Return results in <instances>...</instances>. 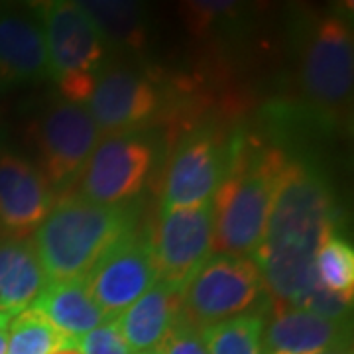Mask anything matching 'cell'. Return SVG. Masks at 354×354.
I'll use <instances>...</instances> for the list:
<instances>
[{
	"label": "cell",
	"mask_w": 354,
	"mask_h": 354,
	"mask_svg": "<svg viewBox=\"0 0 354 354\" xmlns=\"http://www.w3.org/2000/svg\"><path fill=\"white\" fill-rule=\"evenodd\" d=\"M227 174L223 150L209 136H193L171 158L164 179L162 213L213 201Z\"/></svg>",
	"instance_id": "obj_12"
},
{
	"label": "cell",
	"mask_w": 354,
	"mask_h": 354,
	"mask_svg": "<svg viewBox=\"0 0 354 354\" xmlns=\"http://www.w3.org/2000/svg\"><path fill=\"white\" fill-rule=\"evenodd\" d=\"M44 30L51 79L64 101L83 104L104 57V38L79 2L51 0L32 4Z\"/></svg>",
	"instance_id": "obj_4"
},
{
	"label": "cell",
	"mask_w": 354,
	"mask_h": 354,
	"mask_svg": "<svg viewBox=\"0 0 354 354\" xmlns=\"http://www.w3.org/2000/svg\"><path fill=\"white\" fill-rule=\"evenodd\" d=\"M128 232V213L122 205H99L81 195H67L53 203L32 244L48 281H71L87 278Z\"/></svg>",
	"instance_id": "obj_2"
},
{
	"label": "cell",
	"mask_w": 354,
	"mask_h": 354,
	"mask_svg": "<svg viewBox=\"0 0 354 354\" xmlns=\"http://www.w3.org/2000/svg\"><path fill=\"white\" fill-rule=\"evenodd\" d=\"M81 354H134L116 329L114 321H106L75 342Z\"/></svg>",
	"instance_id": "obj_24"
},
{
	"label": "cell",
	"mask_w": 354,
	"mask_h": 354,
	"mask_svg": "<svg viewBox=\"0 0 354 354\" xmlns=\"http://www.w3.org/2000/svg\"><path fill=\"white\" fill-rule=\"evenodd\" d=\"M317 354H353V353H351V344H344V346L329 348V351H323V353H317Z\"/></svg>",
	"instance_id": "obj_27"
},
{
	"label": "cell",
	"mask_w": 354,
	"mask_h": 354,
	"mask_svg": "<svg viewBox=\"0 0 354 354\" xmlns=\"http://www.w3.org/2000/svg\"><path fill=\"white\" fill-rule=\"evenodd\" d=\"M48 77V50L34 6H0V83L22 85Z\"/></svg>",
	"instance_id": "obj_13"
},
{
	"label": "cell",
	"mask_w": 354,
	"mask_h": 354,
	"mask_svg": "<svg viewBox=\"0 0 354 354\" xmlns=\"http://www.w3.org/2000/svg\"><path fill=\"white\" fill-rule=\"evenodd\" d=\"M262 313H244L203 329L209 354H262Z\"/></svg>",
	"instance_id": "obj_19"
},
{
	"label": "cell",
	"mask_w": 354,
	"mask_h": 354,
	"mask_svg": "<svg viewBox=\"0 0 354 354\" xmlns=\"http://www.w3.org/2000/svg\"><path fill=\"white\" fill-rule=\"evenodd\" d=\"M181 313V290L156 281L150 290L114 319L134 354L153 351Z\"/></svg>",
	"instance_id": "obj_16"
},
{
	"label": "cell",
	"mask_w": 354,
	"mask_h": 354,
	"mask_svg": "<svg viewBox=\"0 0 354 354\" xmlns=\"http://www.w3.org/2000/svg\"><path fill=\"white\" fill-rule=\"evenodd\" d=\"M34 307L48 317L51 325L67 341L77 342L102 323L113 321L102 313L87 290L85 279L71 281H48L46 290L39 293Z\"/></svg>",
	"instance_id": "obj_18"
},
{
	"label": "cell",
	"mask_w": 354,
	"mask_h": 354,
	"mask_svg": "<svg viewBox=\"0 0 354 354\" xmlns=\"http://www.w3.org/2000/svg\"><path fill=\"white\" fill-rule=\"evenodd\" d=\"M53 207V191L39 167L0 150V225L12 232L38 228Z\"/></svg>",
	"instance_id": "obj_14"
},
{
	"label": "cell",
	"mask_w": 354,
	"mask_h": 354,
	"mask_svg": "<svg viewBox=\"0 0 354 354\" xmlns=\"http://www.w3.org/2000/svg\"><path fill=\"white\" fill-rule=\"evenodd\" d=\"M264 291L252 258L213 254L181 290L179 317L203 330L232 317L252 313Z\"/></svg>",
	"instance_id": "obj_5"
},
{
	"label": "cell",
	"mask_w": 354,
	"mask_h": 354,
	"mask_svg": "<svg viewBox=\"0 0 354 354\" xmlns=\"http://www.w3.org/2000/svg\"><path fill=\"white\" fill-rule=\"evenodd\" d=\"M83 106L104 136L132 134L158 106V95L150 81L128 71L106 69L95 75Z\"/></svg>",
	"instance_id": "obj_11"
},
{
	"label": "cell",
	"mask_w": 354,
	"mask_h": 354,
	"mask_svg": "<svg viewBox=\"0 0 354 354\" xmlns=\"http://www.w3.org/2000/svg\"><path fill=\"white\" fill-rule=\"evenodd\" d=\"M156 281L158 274L148 241L132 230L102 256L85 278L91 297L113 321Z\"/></svg>",
	"instance_id": "obj_10"
},
{
	"label": "cell",
	"mask_w": 354,
	"mask_h": 354,
	"mask_svg": "<svg viewBox=\"0 0 354 354\" xmlns=\"http://www.w3.org/2000/svg\"><path fill=\"white\" fill-rule=\"evenodd\" d=\"M142 354H158V351H148V353H142Z\"/></svg>",
	"instance_id": "obj_29"
},
{
	"label": "cell",
	"mask_w": 354,
	"mask_h": 354,
	"mask_svg": "<svg viewBox=\"0 0 354 354\" xmlns=\"http://www.w3.org/2000/svg\"><path fill=\"white\" fill-rule=\"evenodd\" d=\"M48 286L34 244L28 241L0 242V313L14 317L36 304Z\"/></svg>",
	"instance_id": "obj_17"
},
{
	"label": "cell",
	"mask_w": 354,
	"mask_h": 354,
	"mask_svg": "<svg viewBox=\"0 0 354 354\" xmlns=\"http://www.w3.org/2000/svg\"><path fill=\"white\" fill-rule=\"evenodd\" d=\"M51 354H81V353H79V348H77L75 342L69 341V342H65L64 346H59L55 353H51Z\"/></svg>",
	"instance_id": "obj_26"
},
{
	"label": "cell",
	"mask_w": 354,
	"mask_h": 354,
	"mask_svg": "<svg viewBox=\"0 0 354 354\" xmlns=\"http://www.w3.org/2000/svg\"><path fill=\"white\" fill-rule=\"evenodd\" d=\"M344 344H351L346 321H329L283 305L274 309L262 333V354H317Z\"/></svg>",
	"instance_id": "obj_15"
},
{
	"label": "cell",
	"mask_w": 354,
	"mask_h": 354,
	"mask_svg": "<svg viewBox=\"0 0 354 354\" xmlns=\"http://www.w3.org/2000/svg\"><path fill=\"white\" fill-rule=\"evenodd\" d=\"M333 230V199L325 181L299 164H286L264 239L252 260L278 305L299 307L321 290L315 256Z\"/></svg>",
	"instance_id": "obj_1"
},
{
	"label": "cell",
	"mask_w": 354,
	"mask_h": 354,
	"mask_svg": "<svg viewBox=\"0 0 354 354\" xmlns=\"http://www.w3.org/2000/svg\"><path fill=\"white\" fill-rule=\"evenodd\" d=\"M319 283L333 295L353 301L354 250L337 232H330L315 256Z\"/></svg>",
	"instance_id": "obj_21"
},
{
	"label": "cell",
	"mask_w": 354,
	"mask_h": 354,
	"mask_svg": "<svg viewBox=\"0 0 354 354\" xmlns=\"http://www.w3.org/2000/svg\"><path fill=\"white\" fill-rule=\"evenodd\" d=\"M158 281L183 290L213 256V205L160 213L148 241Z\"/></svg>",
	"instance_id": "obj_7"
},
{
	"label": "cell",
	"mask_w": 354,
	"mask_h": 354,
	"mask_svg": "<svg viewBox=\"0 0 354 354\" xmlns=\"http://www.w3.org/2000/svg\"><path fill=\"white\" fill-rule=\"evenodd\" d=\"M10 319H12V317L2 315V313H0V323H6V321H10Z\"/></svg>",
	"instance_id": "obj_28"
},
{
	"label": "cell",
	"mask_w": 354,
	"mask_h": 354,
	"mask_svg": "<svg viewBox=\"0 0 354 354\" xmlns=\"http://www.w3.org/2000/svg\"><path fill=\"white\" fill-rule=\"evenodd\" d=\"M65 342L69 341L32 305L10 319L6 354H51Z\"/></svg>",
	"instance_id": "obj_20"
},
{
	"label": "cell",
	"mask_w": 354,
	"mask_h": 354,
	"mask_svg": "<svg viewBox=\"0 0 354 354\" xmlns=\"http://www.w3.org/2000/svg\"><path fill=\"white\" fill-rule=\"evenodd\" d=\"M152 162V146L136 134L104 136L81 171V197L99 205H122L142 189Z\"/></svg>",
	"instance_id": "obj_9"
},
{
	"label": "cell",
	"mask_w": 354,
	"mask_h": 354,
	"mask_svg": "<svg viewBox=\"0 0 354 354\" xmlns=\"http://www.w3.org/2000/svg\"><path fill=\"white\" fill-rule=\"evenodd\" d=\"M104 41L130 44L142 36V8L134 2H79Z\"/></svg>",
	"instance_id": "obj_22"
},
{
	"label": "cell",
	"mask_w": 354,
	"mask_h": 354,
	"mask_svg": "<svg viewBox=\"0 0 354 354\" xmlns=\"http://www.w3.org/2000/svg\"><path fill=\"white\" fill-rule=\"evenodd\" d=\"M41 176L53 189H62L81 176L101 132L83 104L59 101L39 118L36 134Z\"/></svg>",
	"instance_id": "obj_8"
},
{
	"label": "cell",
	"mask_w": 354,
	"mask_h": 354,
	"mask_svg": "<svg viewBox=\"0 0 354 354\" xmlns=\"http://www.w3.org/2000/svg\"><path fill=\"white\" fill-rule=\"evenodd\" d=\"M286 164L278 150H241L230 162L211 201L215 254L252 258L264 239Z\"/></svg>",
	"instance_id": "obj_3"
},
{
	"label": "cell",
	"mask_w": 354,
	"mask_h": 354,
	"mask_svg": "<svg viewBox=\"0 0 354 354\" xmlns=\"http://www.w3.org/2000/svg\"><path fill=\"white\" fill-rule=\"evenodd\" d=\"M8 323H0V354H6V346H8Z\"/></svg>",
	"instance_id": "obj_25"
},
{
	"label": "cell",
	"mask_w": 354,
	"mask_h": 354,
	"mask_svg": "<svg viewBox=\"0 0 354 354\" xmlns=\"http://www.w3.org/2000/svg\"><path fill=\"white\" fill-rule=\"evenodd\" d=\"M153 351H158V354H209L203 330L189 325L181 317Z\"/></svg>",
	"instance_id": "obj_23"
},
{
	"label": "cell",
	"mask_w": 354,
	"mask_h": 354,
	"mask_svg": "<svg viewBox=\"0 0 354 354\" xmlns=\"http://www.w3.org/2000/svg\"><path fill=\"white\" fill-rule=\"evenodd\" d=\"M301 88L317 113L333 116L351 104L354 87V39L351 24L341 16L317 22L304 46Z\"/></svg>",
	"instance_id": "obj_6"
}]
</instances>
